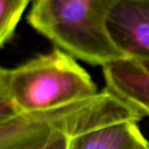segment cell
<instances>
[{"label": "cell", "instance_id": "1", "mask_svg": "<svg viewBox=\"0 0 149 149\" xmlns=\"http://www.w3.org/2000/svg\"><path fill=\"white\" fill-rule=\"evenodd\" d=\"M100 91L74 57L55 47L13 68L0 69V120L52 110Z\"/></svg>", "mask_w": 149, "mask_h": 149}, {"label": "cell", "instance_id": "2", "mask_svg": "<svg viewBox=\"0 0 149 149\" xmlns=\"http://www.w3.org/2000/svg\"><path fill=\"white\" fill-rule=\"evenodd\" d=\"M114 0H34L30 25L75 59L102 68L127 58L112 40L107 18Z\"/></svg>", "mask_w": 149, "mask_h": 149}, {"label": "cell", "instance_id": "3", "mask_svg": "<svg viewBox=\"0 0 149 149\" xmlns=\"http://www.w3.org/2000/svg\"><path fill=\"white\" fill-rule=\"evenodd\" d=\"M142 117L107 89L100 91L69 133L68 149H149Z\"/></svg>", "mask_w": 149, "mask_h": 149}, {"label": "cell", "instance_id": "4", "mask_svg": "<svg viewBox=\"0 0 149 149\" xmlns=\"http://www.w3.org/2000/svg\"><path fill=\"white\" fill-rule=\"evenodd\" d=\"M94 97L0 120V149H68L70 132Z\"/></svg>", "mask_w": 149, "mask_h": 149}, {"label": "cell", "instance_id": "5", "mask_svg": "<svg viewBox=\"0 0 149 149\" xmlns=\"http://www.w3.org/2000/svg\"><path fill=\"white\" fill-rule=\"evenodd\" d=\"M107 28L127 58L149 62V0H114Z\"/></svg>", "mask_w": 149, "mask_h": 149}, {"label": "cell", "instance_id": "6", "mask_svg": "<svg viewBox=\"0 0 149 149\" xmlns=\"http://www.w3.org/2000/svg\"><path fill=\"white\" fill-rule=\"evenodd\" d=\"M106 89L139 115L149 117V62L124 58L102 68Z\"/></svg>", "mask_w": 149, "mask_h": 149}, {"label": "cell", "instance_id": "7", "mask_svg": "<svg viewBox=\"0 0 149 149\" xmlns=\"http://www.w3.org/2000/svg\"><path fill=\"white\" fill-rule=\"evenodd\" d=\"M30 0H0V46L14 36L16 27Z\"/></svg>", "mask_w": 149, "mask_h": 149}]
</instances>
